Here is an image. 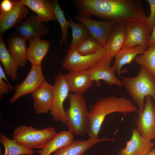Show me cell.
<instances>
[{"label": "cell", "instance_id": "cell-1", "mask_svg": "<svg viewBox=\"0 0 155 155\" xmlns=\"http://www.w3.org/2000/svg\"><path fill=\"white\" fill-rule=\"evenodd\" d=\"M75 6L79 16H95L125 25L148 17L139 0H77Z\"/></svg>", "mask_w": 155, "mask_h": 155}, {"label": "cell", "instance_id": "cell-2", "mask_svg": "<svg viewBox=\"0 0 155 155\" xmlns=\"http://www.w3.org/2000/svg\"><path fill=\"white\" fill-rule=\"evenodd\" d=\"M89 108L90 123L88 134L90 138L98 137L102 125L108 115L118 112L125 115L138 110L130 100L113 96L101 97Z\"/></svg>", "mask_w": 155, "mask_h": 155}, {"label": "cell", "instance_id": "cell-3", "mask_svg": "<svg viewBox=\"0 0 155 155\" xmlns=\"http://www.w3.org/2000/svg\"><path fill=\"white\" fill-rule=\"evenodd\" d=\"M69 106L65 113L67 118V126L68 130L76 136L88 134L90 119L87 103L82 94H69L67 97Z\"/></svg>", "mask_w": 155, "mask_h": 155}, {"label": "cell", "instance_id": "cell-4", "mask_svg": "<svg viewBox=\"0 0 155 155\" xmlns=\"http://www.w3.org/2000/svg\"><path fill=\"white\" fill-rule=\"evenodd\" d=\"M122 81L139 110L142 111L144 108L145 97L150 96L155 106V76L142 67L138 75L133 77H122Z\"/></svg>", "mask_w": 155, "mask_h": 155}, {"label": "cell", "instance_id": "cell-5", "mask_svg": "<svg viewBox=\"0 0 155 155\" xmlns=\"http://www.w3.org/2000/svg\"><path fill=\"white\" fill-rule=\"evenodd\" d=\"M56 133V130L53 127L38 130L32 126L23 125L15 129L13 139L28 148L41 149Z\"/></svg>", "mask_w": 155, "mask_h": 155}, {"label": "cell", "instance_id": "cell-6", "mask_svg": "<svg viewBox=\"0 0 155 155\" xmlns=\"http://www.w3.org/2000/svg\"><path fill=\"white\" fill-rule=\"evenodd\" d=\"M107 55L104 47L93 54L87 55H81L76 49L69 47L63 60L62 67L69 72L88 69L94 67Z\"/></svg>", "mask_w": 155, "mask_h": 155}, {"label": "cell", "instance_id": "cell-7", "mask_svg": "<svg viewBox=\"0 0 155 155\" xmlns=\"http://www.w3.org/2000/svg\"><path fill=\"white\" fill-rule=\"evenodd\" d=\"M53 100L50 115L55 121L66 124L67 119L63 108L64 101L69 92L65 75L59 73L55 78Z\"/></svg>", "mask_w": 155, "mask_h": 155}, {"label": "cell", "instance_id": "cell-8", "mask_svg": "<svg viewBox=\"0 0 155 155\" xmlns=\"http://www.w3.org/2000/svg\"><path fill=\"white\" fill-rule=\"evenodd\" d=\"M138 119L135 121L137 130L143 137L150 140L155 139V106L150 96L146 97L143 111H137Z\"/></svg>", "mask_w": 155, "mask_h": 155}, {"label": "cell", "instance_id": "cell-9", "mask_svg": "<svg viewBox=\"0 0 155 155\" xmlns=\"http://www.w3.org/2000/svg\"><path fill=\"white\" fill-rule=\"evenodd\" d=\"M74 18L88 29L91 36L104 47L112 30L116 24L110 21H99L93 20L89 17L75 16Z\"/></svg>", "mask_w": 155, "mask_h": 155}, {"label": "cell", "instance_id": "cell-10", "mask_svg": "<svg viewBox=\"0 0 155 155\" xmlns=\"http://www.w3.org/2000/svg\"><path fill=\"white\" fill-rule=\"evenodd\" d=\"M113 58L107 55L102 59L94 67L88 69L92 80L99 82L102 80L105 84L110 86L116 85L121 87L123 85L122 81L117 78L115 74V70L111 66Z\"/></svg>", "mask_w": 155, "mask_h": 155}, {"label": "cell", "instance_id": "cell-11", "mask_svg": "<svg viewBox=\"0 0 155 155\" xmlns=\"http://www.w3.org/2000/svg\"><path fill=\"white\" fill-rule=\"evenodd\" d=\"M125 25L126 37L121 49L138 45L147 49L148 40L151 32L144 21L132 22Z\"/></svg>", "mask_w": 155, "mask_h": 155}, {"label": "cell", "instance_id": "cell-12", "mask_svg": "<svg viewBox=\"0 0 155 155\" xmlns=\"http://www.w3.org/2000/svg\"><path fill=\"white\" fill-rule=\"evenodd\" d=\"M41 65H32L30 71L24 80L15 88V92L9 100L11 103L27 94L32 93L45 81Z\"/></svg>", "mask_w": 155, "mask_h": 155}, {"label": "cell", "instance_id": "cell-13", "mask_svg": "<svg viewBox=\"0 0 155 155\" xmlns=\"http://www.w3.org/2000/svg\"><path fill=\"white\" fill-rule=\"evenodd\" d=\"M18 34L26 40L47 36L49 32L47 26L37 15H32L26 18L16 26Z\"/></svg>", "mask_w": 155, "mask_h": 155}, {"label": "cell", "instance_id": "cell-14", "mask_svg": "<svg viewBox=\"0 0 155 155\" xmlns=\"http://www.w3.org/2000/svg\"><path fill=\"white\" fill-rule=\"evenodd\" d=\"M13 6L8 12H0V34L16 27L26 18L29 10L21 0H13Z\"/></svg>", "mask_w": 155, "mask_h": 155}, {"label": "cell", "instance_id": "cell-15", "mask_svg": "<svg viewBox=\"0 0 155 155\" xmlns=\"http://www.w3.org/2000/svg\"><path fill=\"white\" fill-rule=\"evenodd\" d=\"M54 86L45 80L32 93L35 113L40 114L50 111L54 97Z\"/></svg>", "mask_w": 155, "mask_h": 155}, {"label": "cell", "instance_id": "cell-16", "mask_svg": "<svg viewBox=\"0 0 155 155\" xmlns=\"http://www.w3.org/2000/svg\"><path fill=\"white\" fill-rule=\"evenodd\" d=\"M155 144L142 136L136 129H132L130 139L125 148L121 149L117 155H145L151 150Z\"/></svg>", "mask_w": 155, "mask_h": 155}, {"label": "cell", "instance_id": "cell-17", "mask_svg": "<svg viewBox=\"0 0 155 155\" xmlns=\"http://www.w3.org/2000/svg\"><path fill=\"white\" fill-rule=\"evenodd\" d=\"M69 92L82 94L92 85L94 81L91 79L89 69L69 72L65 75Z\"/></svg>", "mask_w": 155, "mask_h": 155}, {"label": "cell", "instance_id": "cell-18", "mask_svg": "<svg viewBox=\"0 0 155 155\" xmlns=\"http://www.w3.org/2000/svg\"><path fill=\"white\" fill-rule=\"evenodd\" d=\"M114 140L113 139L107 137L89 138L86 140H73L70 144L55 151L54 155H82L87 150L98 143Z\"/></svg>", "mask_w": 155, "mask_h": 155}, {"label": "cell", "instance_id": "cell-19", "mask_svg": "<svg viewBox=\"0 0 155 155\" xmlns=\"http://www.w3.org/2000/svg\"><path fill=\"white\" fill-rule=\"evenodd\" d=\"M26 39L18 34L11 35L7 40L8 51L18 64L23 67L27 63Z\"/></svg>", "mask_w": 155, "mask_h": 155}, {"label": "cell", "instance_id": "cell-20", "mask_svg": "<svg viewBox=\"0 0 155 155\" xmlns=\"http://www.w3.org/2000/svg\"><path fill=\"white\" fill-rule=\"evenodd\" d=\"M126 33L125 25L116 24L104 46L107 55L115 57L121 49L126 39Z\"/></svg>", "mask_w": 155, "mask_h": 155}, {"label": "cell", "instance_id": "cell-21", "mask_svg": "<svg viewBox=\"0 0 155 155\" xmlns=\"http://www.w3.org/2000/svg\"><path fill=\"white\" fill-rule=\"evenodd\" d=\"M29 45L27 48V57L32 65H41L42 62L49 50V41L37 37L29 39Z\"/></svg>", "mask_w": 155, "mask_h": 155}, {"label": "cell", "instance_id": "cell-22", "mask_svg": "<svg viewBox=\"0 0 155 155\" xmlns=\"http://www.w3.org/2000/svg\"><path fill=\"white\" fill-rule=\"evenodd\" d=\"M147 49L140 45L121 49L115 57V60L112 66L117 76L121 77L123 66L130 64L137 55L143 53Z\"/></svg>", "mask_w": 155, "mask_h": 155}, {"label": "cell", "instance_id": "cell-23", "mask_svg": "<svg viewBox=\"0 0 155 155\" xmlns=\"http://www.w3.org/2000/svg\"><path fill=\"white\" fill-rule=\"evenodd\" d=\"M43 22L56 21L50 0H21Z\"/></svg>", "mask_w": 155, "mask_h": 155}, {"label": "cell", "instance_id": "cell-24", "mask_svg": "<svg viewBox=\"0 0 155 155\" xmlns=\"http://www.w3.org/2000/svg\"><path fill=\"white\" fill-rule=\"evenodd\" d=\"M73 139L72 133L69 130H63L57 133L43 148L36 152L39 155H51L59 149L70 144Z\"/></svg>", "mask_w": 155, "mask_h": 155}, {"label": "cell", "instance_id": "cell-25", "mask_svg": "<svg viewBox=\"0 0 155 155\" xmlns=\"http://www.w3.org/2000/svg\"><path fill=\"white\" fill-rule=\"evenodd\" d=\"M3 34H0V60L6 74L13 80L18 78V65L7 50L4 42Z\"/></svg>", "mask_w": 155, "mask_h": 155}, {"label": "cell", "instance_id": "cell-26", "mask_svg": "<svg viewBox=\"0 0 155 155\" xmlns=\"http://www.w3.org/2000/svg\"><path fill=\"white\" fill-rule=\"evenodd\" d=\"M0 142L5 149L3 155H34L36 151L21 145L15 140L10 139L2 133L0 134Z\"/></svg>", "mask_w": 155, "mask_h": 155}, {"label": "cell", "instance_id": "cell-27", "mask_svg": "<svg viewBox=\"0 0 155 155\" xmlns=\"http://www.w3.org/2000/svg\"><path fill=\"white\" fill-rule=\"evenodd\" d=\"M70 23L69 27L72 30V39L70 48L76 49L88 37L90 34L83 24L75 22L70 17L67 16Z\"/></svg>", "mask_w": 155, "mask_h": 155}, {"label": "cell", "instance_id": "cell-28", "mask_svg": "<svg viewBox=\"0 0 155 155\" xmlns=\"http://www.w3.org/2000/svg\"><path fill=\"white\" fill-rule=\"evenodd\" d=\"M149 46L143 53L137 55L134 60L136 63L155 76V44Z\"/></svg>", "mask_w": 155, "mask_h": 155}, {"label": "cell", "instance_id": "cell-29", "mask_svg": "<svg viewBox=\"0 0 155 155\" xmlns=\"http://www.w3.org/2000/svg\"><path fill=\"white\" fill-rule=\"evenodd\" d=\"M56 21L59 23L62 32V36L59 43L61 45L67 42L68 30L69 27V22L65 17L63 11L62 9L57 0H50Z\"/></svg>", "mask_w": 155, "mask_h": 155}, {"label": "cell", "instance_id": "cell-30", "mask_svg": "<svg viewBox=\"0 0 155 155\" xmlns=\"http://www.w3.org/2000/svg\"><path fill=\"white\" fill-rule=\"evenodd\" d=\"M102 47L96 40L90 36L76 50L80 55H87L96 53Z\"/></svg>", "mask_w": 155, "mask_h": 155}, {"label": "cell", "instance_id": "cell-31", "mask_svg": "<svg viewBox=\"0 0 155 155\" xmlns=\"http://www.w3.org/2000/svg\"><path fill=\"white\" fill-rule=\"evenodd\" d=\"M150 8V16L144 21L152 32L155 24V0H147Z\"/></svg>", "mask_w": 155, "mask_h": 155}, {"label": "cell", "instance_id": "cell-32", "mask_svg": "<svg viewBox=\"0 0 155 155\" xmlns=\"http://www.w3.org/2000/svg\"><path fill=\"white\" fill-rule=\"evenodd\" d=\"M14 5L13 0H3L1 3L0 12L7 13L12 9Z\"/></svg>", "mask_w": 155, "mask_h": 155}, {"label": "cell", "instance_id": "cell-33", "mask_svg": "<svg viewBox=\"0 0 155 155\" xmlns=\"http://www.w3.org/2000/svg\"><path fill=\"white\" fill-rule=\"evenodd\" d=\"M13 89V87L11 84L5 83L3 80L2 77L0 76V98H1L3 94L9 93L10 90Z\"/></svg>", "mask_w": 155, "mask_h": 155}, {"label": "cell", "instance_id": "cell-34", "mask_svg": "<svg viewBox=\"0 0 155 155\" xmlns=\"http://www.w3.org/2000/svg\"><path fill=\"white\" fill-rule=\"evenodd\" d=\"M155 44V24L151 34L148 38L147 45L148 46Z\"/></svg>", "mask_w": 155, "mask_h": 155}, {"label": "cell", "instance_id": "cell-35", "mask_svg": "<svg viewBox=\"0 0 155 155\" xmlns=\"http://www.w3.org/2000/svg\"><path fill=\"white\" fill-rule=\"evenodd\" d=\"M145 155H155V149L151 150L150 152Z\"/></svg>", "mask_w": 155, "mask_h": 155}]
</instances>
